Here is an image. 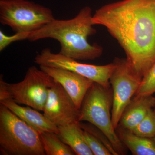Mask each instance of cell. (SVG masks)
<instances>
[{
  "label": "cell",
  "mask_w": 155,
  "mask_h": 155,
  "mask_svg": "<svg viewBox=\"0 0 155 155\" xmlns=\"http://www.w3.org/2000/svg\"><path fill=\"white\" fill-rule=\"evenodd\" d=\"M94 25H102L125 51L142 79L155 63V0H122L97 9Z\"/></svg>",
  "instance_id": "1"
},
{
  "label": "cell",
  "mask_w": 155,
  "mask_h": 155,
  "mask_svg": "<svg viewBox=\"0 0 155 155\" xmlns=\"http://www.w3.org/2000/svg\"><path fill=\"white\" fill-rule=\"evenodd\" d=\"M88 6L82 8L74 18L68 20L55 19L36 31L28 33L27 39L34 41L52 38L61 45L60 54L75 60L92 61L102 55L103 48L97 43H89L88 37L95 34Z\"/></svg>",
  "instance_id": "2"
},
{
  "label": "cell",
  "mask_w": 155,
  "mask_h": 155,
  "mask_svg": "<svg viewBox=\"0 0 155 155\" xmlns=\"http://www.w3.org/2000/svg\"><path fill=\"white\" fill-rule=\"evenodd\" d=\"M0 148L2 155H46L38 131L2 104Z\"/></svg>",
  "instance_id": "3"
},
{
  "label": "cell",
  "mask_w": 155,
  "mask_h": 155,
  "mask_svg": "<svg viewBox=\"0 0 155 155\" xmlns=\"http://www.w3.org/2000/svg\"><path fill=\"white\" fill-rule=\"evenodd\" d=\"M54 82L52 77L35 66L29 67L23 80L18 83H7L1 76L0 101L11 100L43 112L49 89Z\"/></svg>",
  "instance_id": "4"
},
{
  "label": "cell",
  "mask_w": 155,
  "mask_h": 155,
  "mask_svg": "<svg viewBox=\"0 0 155 155\" xmlns=\"http://www.w3.org/2000/svg\"><path fill=\"white\" fill-rule=\"evenodd\" d=\"M55 19L52 11L28 0H0V22L15 33H31Z\"/></svg>",
  "instance_id": "5"
},
{
  "label": "cell",
  "mask_w": 155,
  "mask_h": 155,
  "mask_svg": "<svg viewBox=\"0 0 155 155\" xmlns=\"http://www.w3.org/2000/svg\"><path fill=\"white\" fill-rule=\"evenodd\" d=\"M107 90L93 83L83 100L78 122L85 121L94 125L107 137L118 154H123V143L112 123L110 101Z\"/></svg>",
  "instance_id": "6"
},
{
  "label": "cell",
  "mask_w": 155,
  "mask_h": 155,
  "mask_svg": "<svg viewBox=\"0 0 155 155\" xmlns=\"http://www.w3.org/2000/svg\"><path fill=\"white\" fill-rule=\"evenodd\" d=\"M114 61L116 67L110 83L113 90L112 121L116 130L122 114L136 94L142 79L134 72L126 59L116 58Z\"/></svg>",
  "instance_id": "7"
},
{
  "label": "cell",
  "mask_w": 155,
  "mask_h": 155,
  "mask_svg": "<svg viewBox=\"0 0 155 155\" xmlns=\"http://www.w3.org/2000/svg\"><path fill=\"white\" fill-rule=\"evenodd\" d=\"M34 62L39 66L70 70L90 79L107 89L110 87V78L116 67L114 61L111 64L103 66L82 64L60 53H53L49 48L42 50L35 56Z\"/></svg>",
  "instance_id": "8"
},
{
  "label": "cell",
  "mask_w": 155,
  "mask_h": 155,
  "mask_svg": "<svg viewBox=\"0 0 155 155\" xmlns=\"http://www.w3.org/2000/svg\"><path fill=\"white\" fill-rule=\"evenodd\" d=\"M44 114L58 127L78 122L80 110L60 83L55 81L48 90Z\"/></svg>",
  "instance_id": "9"
},
{
  "label": "cell",
  "mask_w": 155,
  "mask_h": 155,
  "mask_svg": "<svg viewBox=\"0 0 155 155\" xmlns=\"http://www.w3.org/2000/svg\"><path fill=\"white\" fill-rule=\"evenodd\" d=\"M39 67L63 86L76 107L80 110L85 95L94 82L67 69L47 66Z\"/></svg>",
  "instance_id": "10"
},
{
  "label": "cell",
  "mask_w": 155,
  "mask_h": 155,
  "mask_svg": "<svg viewBox=\"0 0 155 155\" xmlns=\"http://www.w3.org/2000/svg\"><path fill=\"white\" fill-rule=\"evenodd\" d=\"M0 103L8 108L39 133L52 132L58 134H59L58 126L50 121L44 114H41L37 110L28 106H21L11 100L1 101Z\"/></svg>",
  "instance_id": "11"
},
{
  "label": "cell",
  "mask_w": 155,
  "mask_h": 155,
  "mask_svg": "<svg viewBox=\"0 0 155 155\" xmlns=\"http://www.w3.org/2000/svg\"><path fill=\"white\" fill-rule=\"evenodd\" d=\"M155 107V97L136 96L122 114L120 122L122 128L132 130L142 121L149 111Z\"/></svg>",
  "instance_id": "12"
},
{
  "label": "cell",
  "mask_w": 155,
  "mask_h": 155,
  "mask_svg": "<svg viewBox=\"0 0 155 155\" xmlns=\"http://www.w3.org/2000/svg\"><path fill=\"white\" fill-rule=\"evenodd\" d=\"M58 136L64 143L69 146L78 155H93L83 136V128L80 122L59 126Z\"/></svg>",
  "instance_id": "13"
},
{
  "label": "cell",
  "mask_w": 155,
  "mask_h": 155,
  "mask_svg": "<svg viewBox=\"0 0 155 155\" xmlns=\"http://www.w3.org/2000/svg\"><path fill=\"white\" fill-rule=\"evenodd\" d=\"M119 137L123 144L134 155H155V142L152 138L136 135L131 130L122 128Z\"/></svg>",
  "instance_id": "14"
},
{
  "label": "cell",
  "mask_w": 155,
  "mask_h": 155,
  "mask_svg": "<svg viewBox=\"0 0 155 155\" xmlns=\"http://www.w3.org/2000/svg\"><path fill=\"white\" fill-rule=\"evenodd\" d=\"M39 134L46 155L75 154L72 149L61 140L57 134L52 132H42Z\"/></svg>",
  "instance_id": "15"
},
{
  "label": "cell",
  "mask_w": 155,
  "mask_h": 155,
  "mask_svg": "<svg viewBox=\"0 0 155 155\" xmlns=\"http://www.w3.org/2000/svg\"><path fill=\"white\" fill-rule=\"evenodd\" d=\"M131 131L142 137L153 138L155 137V110H150L142 121Z\"/></svg>",
  "instance_id": "16"
},
{
  "label": "cell",
  "mask_w": 155,
  "mask_h": 155,
  "mask_svg": "<svg viewBox=\"0 0 155 155\" xmlns=\"http://www.w3.org/2000/svg\"><path fill=\"white\" fill-rule=\"evenodd\" d=\"M83 134L84 140L94 155H112L107 147L95 136L84 129Z\"/></svg>",
  "instance_id": "17"
},
{
  "label": "cell",
  "mask_w": 155,
  "mask_h": 155,
  "mask_svg": "<svg viewBox=\"0 0 155 155\" xmlns=\"http://www.w3.org/2000/svg\"><path fill=\"white\" fill-rule=\"evenodd\" d=\"M155 93V63L141 80L136 95L150 96Z\"/></svg>",
  "instance_id": "18"
},
{
  "label": "cell",
  "mask_w": 155,
  "mask_h": 155,
  "mask_svg": "<svg viewBox=\"0 0 155 155\" xmlns=\"http://www.w3.org/2000/svg\"><path fill=\"white\" fill-rule=\"evenodd\" d=\"M28 33H16L14 35L8 36L0 31V51H2L14 42L27 39Z\"/></svg>",
  "instance_id": "19"
},
{
  "label": "cell",
  "mask_w": 155,
  "mask_h": 155,
  "mask_svg": "<svg viewBox=\"0 0 155 155\" xmlns=\"http://www.w3.org/2000/svg\"><path fill=\"white\" fill-rule=\"evenodd\" d=\"M153 139L154 140L155 142V137H154L153 138Z\"/></svg>",
  "instance_id": "20"
}]
</instances>
